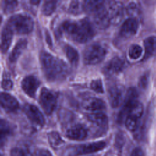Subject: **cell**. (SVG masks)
<instances>
[{
	"label": "cell",
	"mask_w": 156,
	"mask_h": 156,
	"mask_svg": "<svg viewBox=\"0 0 156 156\" xmlns=\"http://www.w3.org/2000/svg\"><path fill=\"white\" fill-rule=\"evenodd\" d=\"M130 156H144V154L141 148L136 147L133 150Z\"/></svg>",
	"instance_id": "obj_39"
},
{
	"label": "cell",
	"mask_w": 156,
	"mask_h": 156,
	"mask_svg": "<svg viewBox=\"0 0 156 156\" xmlns=\"http://www.w3.org/2000/svg\"><path fill=\"white\" fill-rule=\"evenodd\" d=\"M137 8H136V5L134 3H130L129 4L127 7V12L130 15L133 16L137 12Z\"/></svg>",
	"instance_id": "obj_38"
},
{
	"label": "cell",
	"mask_w": 156,
	"mask_h": 156,
	"mask_svg": "<svg viewBox=\"0 0 156 156\" xmlns=\"http://www.w3.org/2000/svg\"><path fill=\"white\" fill-rule=\"evenodd\" d=\"M40 60L44 76L48 80L61 81L68 76L69 67L62 60L45 51L40 53Z\"/></svg>",
	"instance_id": "obj_1"
},
{
	"label": "cell",
	"mask_w": 156,
	"mask_h": 156,
	"mask_svg": "<svg viewBox=\"0 0 156 156\" xmlns=\"http://www.w3.org/2000/svg\"><path fill=\"white\" fill-rule=\"evenodd\" d=\"M27 44V41L25 38H21L16 43L9 56V60L10 62L13 63L18 59V57L26 49Z\"/></svg>",
	"instance_id": "obj_20"
},
{
	"label": "cell",
	"mask_w": 156,
	"mask_h": 156,
	"mask_svg": "<svg viewBox=\"0 0 156 156\" xmlns=\"http://www.w3.org/2000/svg\"><path fill=\"white\" fill-rule=\"evenodd\" d=\"M62 29L67 37L81 43L90 41L94 35L93 26L87 18L79 21H66L62 24Z\"/></svg>",
	"instance_id": "obj_2"
},
{
	"label": "cell",
	"mask_w": 156,
	"mask_h": 156,
	"mask_svg": "<svg viewBox=\"0 0 156 156\" xmlns=\"http://www.w3.org/2000/svg\"><path fill=\"white\" fill-rule=\"evenodd\" d=\"M10 156H26L24 151L20 148H13L10 151Z\"/></svg>",
	"instance_id": "obj_37"
},
{
	"label": "cell",
	"mask_w": 156,
	"mask_h": 156,
	"mask_svg": "<svg viewBox=\"0 0 156 156\" xmlns=\"http://www.w3.org/2000/svg\"><path fill=\"white\" fill-rule=\"evenodd\" d=\"M23 110L24 113L31 122L39 126H43L44 124V116L36 106L30 104H26Z\"/></svg>",
	"instance_id": "obj_6"
},
{
	"label": "cell",
	"mask_w": 156,
	"mask_h": 156,
	"mask_svg": "<svg viewBox=\"0 0 156 156\" xmlns=\"http://www.w3.org/2000/svg\"><path fill=\"white\" fill-rule=\"evenodd\" d=\"M138 28V23L134 18H130L126 20L122 24L119 34L124 38H130L133 36L137 32Z\"/></svg>",
	"instance_id": "obj_12"
},
{
	"label": "cell",
	"mask_w": 156,
	"mask_h": 156,
	"mask_svg": "<svg viewBox=\"0 0 156 156\" xmlns=\"http://www.w3.org/2000/svg\"><path fill=\"white\" fill-rule=\"evenodd\" d=\"M83 5L84 10L91 14H93L104 6L102 1H85Z\"/></svg>",
	"instance_id": "obj_22"
},
{
	"label": "cell",
	"mask_w": 156,
	"mask_h": 156,
	"mask_svg": "<svg viewBox=\"0 0 156 156\" xmlns=\"http://www.w3.org/2000/svg\"><path fill=\"white\" fill-rule=\"evenodd\" d=\"M145 54L144 58H147L156 54V37L152 36L147 38L144 41Z\"/></svg>",
	"instance_id": "obj_21"
},
{
	"label": "cell",
	"mask_w": 156,
	"mask_h": 156,
	"mask_svg": "<svg viewBox=\"0 0 156 156\" xmlns=\"http://www.w3.org/2000/svg\"><path fill=\"white\" fill-rule=\"evenodd\" d=\"M1 87L5 90H10L13 87V82L10 79H4L1 82Z\"/></svg>",
	"instance_id": "obj_36"
},
{
	"label": "cell",
	"mask_w": 156,
	"mask_h": 156,
	"mask_svg": "<svg viewBox=\"0 0 156 156\" xmlns=\"http://www.w3.org/2000/svg\"><path fill=\"white\" fill-rule=\"evenodd\" d=\"M83 107L89 111H98L105 108V102L97 98H88L82 102Z\"/></svg>",
	"instance_id": "obj_16"
},
{
	"label": "cell",
	"mask_w": 156,
	"mask_h": 156,
	"mask_svg": "<svg viewBox=\"0 0 156 156\" xmlns=\"http://www.w3.org/2000/svg\"><path fill=\"white\" fill-rule=\"evenodd\" d=\"M48 141L51 146L54 149H58L63 146L64 141L62 139L58 133L55 131L51 132L48 135Z\"/></svg>",
	"instance_id": "obj_24"
},
{
	"label": "cell",
	"mask_w": 156,
	"mask_h": 156,
	"mask_svg": "<svg viewBox=\"0 0 156 156\" xmlns=\"http://www.w3.org/2000/svg\"><path fill=\"white\" fill-rule=\"evenodd\" d=\"M138 93L135 88H130L126 94L124 103L118 115V121H122L124 117L127 115L128 110L131 105L137 101Z\"/></svg>",
	"instance_id": "obj_8"
},
{
	"label": "cell",
	"mask_w": 156,
	"mask_h": 156,
	"mask_svg": "<svg viewBox=\"0 0 156 156\" xmlns=\"http://www.w3.org/2000/svg\"><path fill=\"white\" fill-rule=\"evenodd\" d=\"M124 60L119 57L111 58L104 66L103 71L108 76H112L121 72L124 67Z\"/></svg>",
	"instance_id": "obj_9"
},
{
	"label": "cell",
	"mask_w": 156,
	"mask_h": 156,
	"mask_svg": "<svg viewBox=\"0 0 156 156\" xmlns=\"http://www.w3.org/2000/svg\"><path fill=\"white\" fill-rule=\"evenodd\" d=\"M57 1H46L43 3L41 7V12L44 15H51L56 8Z\"/></svg>",
	"instance_id": "obj_27"
},
{
	"label": "cell",
	"mask_w": 156,
	"mask_h": 156,
	"mask_svg": "<svg viewBox=\"0 0 156 156\" xmlns=\"http://www.w3.org/2000/svg\"><path fill=\"white\" fill-rule=\"evenodd\" d=\"M147 83H148V75L144 74L140 78L138 83V85L141 88L144 89L147 87Z\"/></svg>",
	"instance_id": "obj_35"
},
{
	"label": "cell",
	"mask_w": 156,
	"mask_h": 156,
	"mask_svg": "<svg viewBox=\"0 0 156 156\" xmlns=\"http://www.w3.org/2000/svg\"><path fill=\"white\" fill-rule=\"evenodd\" d=\"M93 15L94 24L100 29L106 28L111 23L108 10L104 6Z\"/></svg>",
	"instance_id": "obj_13"
},
{
	"label": "cell",
	"mask_w": 156,
	"mask_h": 156,
	"mask_svg": "<svg viewBox=\"0 0 156 156\" xmlns=\"http://www.w3.org/2000/svg\"><path fill=\"white\" fill-rule=\"evenodd\" d=\"M0 130H1V141L2 143L3 140L12 132L10 124L5 120L1 119L0 122Z\"/></svg>",
	"instance_id": "obj_26"
},
{
	"label": "cell",
	"mask_w": 156,
	"mask_h": 156,
	"mask_svg": "<svg viewBox=\"0 0 156 156\" xmlns=\"http://www.w3.org/2000/svg\"><path fill=\"white\" fill-rule=\"evenodd\" d=\"M142 52L141 46L138 44H133L129 48V55L132 59H137L141 56Z\"/></svg>",
	"instance_id": "obj_29"
},
{
	"label": "cell",
	"mask_w": 156,
	"mask_h": 156,
	"mask_svg": "<svg viewBox=\"0 0 156 156\" xmlns=\"http://www.w3.org/2000/svg\"><path fill=\"white\" fill-rule=\"evenodd\" d=\"M91 88L96 93H103L104 88L102 83L101 79H96L91 81L90 83Z\"/></svg>",
	"instance_id": "obj_32"
},
{
	"label": "cell",
	"mask_w": 156,
	"mask_h": 156,
	"mask_svg": "<svg viewBox=\"0 0 156 156\" xmlns=\"http://www.w3.org/2000/svg\"><path fill=\"white\" fill-rule=\"evenodd\" d=\"M108 12L110 21L113 24L119 23L124 16V6L119 1H111L109 3Z\"/></svg>",
	"instance_id": "obj_7"
},
{
	"label": "cell",
	"mask_w": 156,
	"mask_h": 156,
	"mask_svg": "<svg viewBox=\"0 0 156 156\" xmlns=\"http://www.w3.org/2000/svg\"><path fill=\"white\" fill-rule=\"evenodd\" d=\"M89 121L101 128H106L108 124L107 116L102 113H93L87 115Z\"/></svg>",
	"instance_id": "obj_19"
},
{
	"label": "cell",
	"mask_w": 156,
	"mask_h": 156,
	"mask_svg": "<svg viewBox=\"0 0 156 156\" xmlns=\"http://www.w3.org/2000/svg\"><path fill=\"white\" fill-rule=\"evenodd\" d=\"M124 98V88L120 85H114L108 90V100L112 107L120 105Z\"/></svg>",
	"instance_id": "obj_10"
},
{
	"label": "cell",
	"mask_w": 156,
	"mask_h": 156,
	"mask_svg": "<svg viewBox=\"0 0 156 156\" xmlns=\"http://www.w3.org/2000/svg\"><path fill=\"white\" fill-rule=\"evenodd\" d=\"M23 90L30 97L35 98L36 91L40 85V81L34 76H27L21 81Z\"/></svg>",
	"instance_id": "obj_11"
},
{
	"label": "cell",
	"mask_w": 156,
	"mask_h": 156,
	"mask_svg": "<svg viewBox=\"0 0 156 156\" xmlns=\"http://www.w3.org/2000/svg\"><path fill=\"white\" fill-rule=\"evenodd\" d=\"M1 105L7 112H15L19 108V104L16 99L5 93L1 94Z\"/></svg>",
	"instance_id": "obj_14"
},
{
	"label": "cell",
	"mask_w": 156,
	"mask_h": 156,
	"mask_svg": "<svg viewBox=\"0 0 156 156\" xmlns=\"http://www.w3.org/2000/svg\"><path fill=\"white\" fill-rule=\"evenodd\" d=\"M84 9H83V4H82L79 1H72L70 3L69 7L68 8L69 12L74 15L80 13Z\"/></svg>",
	"instance_id": "obj_28"
},
{
	"label": "cell",
	"mask_w": 156,
	"mask_h": 156,
	"mask_svg": "<svg viewBox=\"0 0 156 156\" xmlns=\"http://www.w3.org/2000/svg\"><path fill=\"white\" fill-rule=\"evenodd\" d=\"M32 18L26 14H16L12 16L8 20V25L13 32L19 34L30 32L34 28Z\"/></svg>",
	"instance_id": "obj_3"
},
{
	"label": "cell",
	"mask_w": 156,
	"mask_h": 156,
	"mask_svg": "<svg viewBox=\"0 0 156 156\" xmlns=\"http://www.w3.org/2000/svg\"><path fill=\"white\" fill-rule=\"evenodd\" d=\"M34 156H52V154L46 149H38L34 152Z\"/></svg>",
	"instance_id": "obj_34"
},
{
	"label": "cell",
	"mask_w": 156,
	"mask_h": 156,
	"mask_svg": "<svg viewBox=\"0 0 156 156\" xmlns=\"http://www.w3.org/2000/svg\"><path fill=\"white\" fill-rule=\"evenodd\" d=\"M106 50L98 43L88 46L83 51V60L87 65H96L100 63L105 57Z\"/></svg>",
	"instance_id": "obj_4"
},
{
	"label": "cell",
	"mask_w": 156,
	"mask_h": 156,
	"mask_svg": "<svg viewBox=\"0 0 156 156\" xmlns=\"http://www.w3.org/2000/svg\"><path fill=\"white\" fill-rule=\"evenodd\" d=\"M143 112V106L141 103L138 101L133 104L129 108L127 113V116H130L136 119L140 118Z\"/></svg>",
	"instance_id": "obj_25"
},
{
	"label": "cell",
	"mask_w": 156,
	"mask_h": 156,
	"mask_svg": "<svg viewBox=\"0 0 156 156\" xmlns=\"http://www.w3.org/2000/svg\"><path fill=\"white\" fill-rule=\"evenodd\" d=\"M125 125L129 130L135 131L138 127V119L130 116H127L126 119Z\"/></svg>",
	"instance_id": "obj_30"
},
{
	"label": "cell",
	"mask_w": 156,
	"mask_h": 156,
	"mask_svg": "<svg viewBox=\"0 0 156 156\" xmlns=\"http://www.w3.org/2000/svg\"><path fill=\"white\" fill-rule=\"evenodd\" d=\"M105 146L106 143L102 141L88 143L79 146L77 148V153L78 154H87L98 152L103 149Z\"/></svg>",
	"instance_id": "obj_17"
},
{
	"label": "cell",
	"mask_w": 156,
	"mask_h": 156,
	"mask_svg": "<svg viewBox=\"0 0 156 156\" xmlns=\"http://www.w3.org/2000/svg\"><path fill=\"white\" fill-rule=\"evenodd\" d=\"M17 5V1H2L3 10L6 13L12 12Z\"/></svg>",
	"instance_id": "obj_31"
},
{
	"label": "cell",
	"mask_w": 156,
	"mask_h": 156,
	"mask_svg": "<svg viewBox=\"0 0 156 156\" xmlns=\"http://www.w3.org/2000/svg\"><path fill=\"white\" fill-rule=\"evenodd\" d=\"M39 102L44 112L50 115L56 107L57 98L52 91L46 88H43L40 91Z\"/></svg>",
	"instance_id": "obj_5"
},
{
	"label": "cell",
	"mask_w": 156,
	"mask_h": 156,
	"mask_svg": "<svg viewBox=\"0 0 156 156\" xmlns=\"http://www.w3.org/2000/svg\"><path fill=\"white\" fill-rule=\"evenodd\" d=\"M88 134L87 129L82 124H78L74 125L68 129L66 131V135L68 138L74 140H84Z\"/></svg>",
	"instance_id": "obj_15"
},
{
	"label": "cell",
	"mask_w": 156,
	"mask_h": 156,
	"mask_svg": "<svg viewBox=\"0 0 156 156\" xmlns=\"http://www.w3.org/2000/svg\"><path fill=\"white\" fill-rule=\"evenodd\" d=\"M65 54L69 62L74 66L77 65L79 61V54L77 50L70 45H65L64 47Z\"/></svg>",
	"instance_id": "obj_23"
},
{
	"label": "cell",
	"mask_w": 156,
	"mask_h": 156,
	"mask_svg": "<svg viewBox=\"0 0 156 156\" xmlns=\"http://www.w3.org/2000/svg\"><path fill=\"white\" fill-rule=\"evenodd\" d=\"M13 30L8 25H5L2 29L1 48L2 53H5L8 50L13 38Z\"/></svg>",
	"instance_id": "obj_18"
},
{
	"label": "cell",
	"mask_w": 156,
	"mask_h": 156,
	"mask_svg": "<svg viewBox=\"0 0 156 156\" xmlns=\"http://www.w3.org/2000/svg\"><path fill=\"white\" fill-rule=\"evenodd\" d=\"M124 137L121 133H118L116 135L115 140V145L118 149H121L124 144Z\"/></svg>",
	"instance_id": "obj_33"
}]
</instances>
